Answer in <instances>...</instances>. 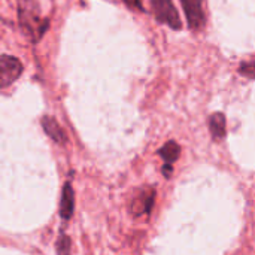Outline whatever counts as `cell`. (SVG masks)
<instances>
[{"mask_svg": "<svg viewBox=\"0 0 255 255\" xmlns=\"http://www.w3.org/2000/svg\"><path fill=\"white\" fill-rule=\"evenodd\" d=\"M18 21L25 37L31 42L40 40L49 27V19L42 16L37 0H18Z\"/></svg>", "mask_w": 255, "mask_h": 255, "instance_id": "cell-1", "label": "cell"}, {"mask_svg": "<svg viewBox=\"0 0 255 255\" xmlns=\"http://www.w3.org/2000/svg\"><path fill=\"white\" fill-rule=\"evenodd\" d=\"M151 6L157 21L169 25L173 30H179L182 27L181 16L172 0H151Z\"/></svg>", "mask_w": 255, "mask_h": 255, "instance_id": "cell-2", "label": "cell"}, {"mask_svg": "<svg viewBox=\"0 0 255 255\" xmlns=\"http://www.w3.org/2000/svg\"><path fill=\"white\" fill-rule=\"evenodd\" d=\"M22 72V64L16 57L0 55V90L12 85Z\"/></svg>", "mask_w": 255, "mask_h": 255, "instance_id": "cell-3", "label": "cell"}, {"mask_svg": "<svg viewBox=\"0 0 255 255\" xmlns=\"http://www.w3.org/2000/svg\"><path fill=\"white\" fill-rule=\"evenodd\" d=\"M181 3L184 6V12H185L187 21H188V27L193 30L203 27L206 16L203 12L202 0H181Z\"/></svg>", "mask_w": 255, "mask_h": 255, "instance_id": "cell-4", "label": "cell"}, {"mask_svg": "<svg viewBox=\"0 0 255 255\" xmlns=\"http://www.w3.org/2000/svg\"><path fill=\"white\" fill-rule=\"evenodd\" d=\"M154 190H145L142 194H139L134 200H133V205H131V211L134 215H142V214H149L151 208H152V203H154Z\"/></svg>", "mask_w": 255, "mask_h": 255, "instance_id": "cell-5", "label": "cell"}, {"mask_svg": "<svg viewBox=\"0 0 255 255\" xmlns=\"http://www.w3.org/2000/svg\"><path fill=\"white\" fill-rule=\"evenodd\" d=\"M40 123H42V127H43L45 133H46L54 142H57V143H64V142H66V133H64V130L60 127V124H58L54 118H51V117H43Z\"/></svg>", "mask_w": 255, "mask_h": 255, "instance_id": "cell-6", "label": "cell"}, {"mask_svg": "<svg viewBox=\"0 0 255 255\" xmlns=\"http://www.w3.org/2000/svg\"><path fill=\"white\" fill-rule=\"evenodd\" d=\"M73 208H75V194H73V188L70 187V184H66L61 193V205H60V214L63 220H69L73 214Z\"/></svg>", "mask_w": 255, "mask_h": 255, "instance_id": "cell-7", "label": "cell"}, {"mask_svg": "<svg viewBox=\"0 0 255 255\" xmlns=\"http://www.w3.org/2000/svg\"><path fill=\"white\" fill-rule=\"evenodd\" d=\"M209 130L215 140H220L226 136V117L221 112H215L209 118Z\"/></svg>", "mask_w": 255, "mask_h": 255, "instance_id": "cell-8", "label": "cell"}, {"mask_svg": "<svg viewBox=\"0 0 255 255\" xmlns=\"http://www.w3.org/2000/svg\"><path fill=\"white\" fill-rule=\"evenodd\" d=\"M160 157L166 161V164H172L173 161H176L179 158V154H181V148L176 142L170 140L167 142L160 151H158Z\"/></svg>", "mask_w": 255, "mask_h": 255, "instance_id": "cell-9", "label": "cell"}, {"mask_svg": "<svg viewBox=\"0 0 255 255\" xmlns=\"http://www.w3.org/2000/svg\"><path fill=\"white\" fill-rule=\"evenodd\" d=\"M57 253L58 255H70V239L66 235H61L57 242Z\"/></svg>", "mask_w": 255, "mask_h": 255, "instance_id": "cell-10", "label": "cell"}, {"mask_svg": "<svg viewBox=\"0 0 255 255\" xmlns=\"http://www.w3.org/2000/svg\"><path fill=\"white\" fill-rule=\"evenodd\" d=\"M239 72H241L242 75H245L248 79H253V78H254V61L251 60V61L242 63Z\"/></svg>", "mask_w": 255, "mask_h": 255, "instance_id": "cell-11", "label": "cell"}, {"mask_svg": "<svg viewBox=\"0 0 255 255\" xmlns=\"http://www.w3.org/2000/svg\"><path fill=\"white\" fill-rule=\"evenodd\" d=\"M127 6H130V7H133V9H140V10H143V6H142V3H140V0H123Z\"/></svg>", "mask_w": 255, "mask_h": 255, "instance_id": "cell-12", "label": "cell"}, {"mask_svg": "<svg viewBox=\"0 0 255 255\" xmlns=\"http://www.w3.org/2000/svg\"><path fill=\"white\" fill-rule=\"evenodd\" d=\"M172 172H173L172 164H164V166H163V173H164V176H166V178H170Z\"/></svg>", "mask_w": 255, "mask_h": 255, "instance_id": "cell-13", "label": "cell"}]
</instances>
